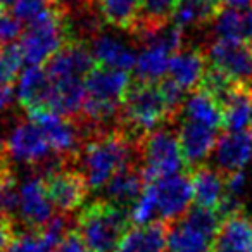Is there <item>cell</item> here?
I'll return each mask as SVG.
<instances>
[{"instance_id":"cell-1","label":"cell","mask_w":252,"mask_h":252,"mask_svg":"<svg viewBox=\"0 0 252 252\" xmlns=\"http://www.w3.org/2000/svg\"><path fill=\"white\" fill-rule=\"evenodd\" d=\"M133 162H140V138H131L125 128L95 131L76 158L78 169L92 190L104 189L119 169Z\"/></svg>"},{"instance_id":"cell-2","label":"cell","mask_w":252,"mask_h":252,"mask_svg":"<svg viewBox=\"0 0 252 252\" xmlns=\"http://www.w3.org/2000/svg\"><path fill=\"white\" fill-rule=\"evenodd\" d=\"M131 87L130 73L105 66H95L85 78V102L78 125L98 128L121 116L123 102Z\"/></svg>"},{"instance_id":"cell-3","label":"cell","mask_w":252,"mask_h":252,"mask_svg":"<svg viewBox=\"0 0 252 252\" xmlns=\"http://www.w3.org/2000/svg\"><path fill=\"white\" fill-rule=\"evenodd\" d=\"M130 223L128 211L100 199L81 209L76 231L90 252H116Z\"/></svg>"},{"instance_id":"cell-4","label":"cell","mask_w":252,"mask_h":252,"mask_svg":"<svg viewBox=\"0 0 252 252\" xmlns=\"http://www.w3.org/2000/svg\"><path fill=\"white\" fill-rule=\"evenodd\" d=\"M67 14L69 12L56 4L30 23L18 40L26 67L45 66L63 49L64 43L73 38Z\"/></svg>"},{"instance_id":"cell-5","label":"cell","mask_w":252,"mask_h":252,"mask_svg":"<svg viewBox=\"0 0 252 252\" xmlns=\"http://www.w3.org/2000/svg\"><path fill=\"white\" fill-rule=\"evenodd\" d=\"M121 119L128 133L131 131L137 138H142L161 125L175 121V116L169 111L159 83L135 80L123 102Z\"/></svg>"},{"instance_id":"cell-6","label":"cell","mask_w":252,"mask_h":252,"mask_svg":"<svg viewBox=\"0 0 252 252\" xmlns=\"http://www.w3.org/2000/svg\"><path fill=\"white\" fill-rule=\"evenodd\" d=\"M221 223L218 213L193 207L169 224L168 252H214Z\"/></svg>"},{"instance_id":"cell-7","label":"cell","mask_w":252,"mask_h":252,"mask_svg":"<svg viewBox=\"0 0 252 252\" xmlns=\"http://www.w3.org/2000/svg\"><path fill=\"white\" fill-rule=\"evenodd\" d=\"M140 166L147 183L168 176L182 175L187 169L178 133L169 128H158L140 138Z\"/></svg>"},{"instance_id":"cell-8","label":"cell","mask_w":252,"mask_h":252,"mask_svg":"<svg viewBox=\"0 0 252 252\" xmlns=\"http://www.w3.org/2000/svg\"><path fill=\"white\" fill-rule=\"evenodd\" d=\"M2 151L9 161L26 166H45L49 169L61 164V159L54 154L49 140L32 119H23L9 131L5 142H2ZM47 169V171H49Z\"/></svg>"},{"instance_id":"cell-9","label":"cell","mask_w":252,"mask_h":252,"mask_svg":"<svg viewBox=\"0 0 252 252\" xmlns=\"http://www.w3.org/2000/svg\"><path fill=\"white\" fill-rule=\"evenodd\" d=\"M42 178L52 206L63 214L80 209L87 200L90 187L85 175L73 166V162H61L45 171Z\"/></svg>"},{"instance_id":"cell-10","label":"cell","mask_w":252,"mask_h":252,"mask_svg":"<svg viewBox=\"0 0 252 252\" xmlns=\"http://www.w3.org/2000/svg\"><path fill=\"white\" fill-rule=\"evenodd\" d=\"M49 140L54 154L63 162H76L81 149V126L73 119L57 114L54 111H36L28 114Z\"/></svg>"},{"instance_id":"cell-11","label":"cell","mask_w":252,"mask_h":252,"mask_svg":"<svg viewBox=\"0 0 252 252\" xmlns=\"http://www.w3.org/2000/svg\"><path fill=\"white\" fill-rule=\"evenodd\" d=\"M207 64L238 87L252 88V43L216 38L207 49Z\"/></svg>"},{"instance_id":"cell-12","label":"cell","mask_w":252,"mask_h":252,"mask_svg":"<svg viewBox=\"0 0 252 252\" xmlns=\"http://www.w3.org/2000/svg\"><path fill=\"white\" fill-rule=\"evenodd\" d=\"M156 190L158 221L171 224L189 213L193 200V189L190 175H175L151 182Z\"/></svg>"},{"instance_id":"cell-13","label":"cell","mask_w":252,"mask_h":252,"mask_svg":"<svg viewBox=\"0 0 252 252\" xmlns=\"http://www.w3.org/2000/svg\"><path fill=\"white\" fill-rule=\"evenodd\" d=\"M18 216L30 231H40L54 218V206L42 176H28L19 183Z\"/></svg>"},{"instance_id":"cell-14","label":"cell","mask_w":252,"mask_h":252,"mask_svg":"<svg viewBox=\"0 0 252 252\" xmlns=\"http://www.w3.org/2000/svg\"><path fill=\"white\" fill-rule=\"evenodd\" d=\"M95 66L90 45L71 38L43 67L50 80H85Z\"/></svg>"},{"instance_id":"cell-15","label":"cell","mask_w":252,"mask_h":252,"mask_svg":"<svg viewBox=\"0 0 252 252\" xmlns=\"http://www.w3.org/2000/svg\"><path fill=\"white\" fill-rule=\"evenodd\" d=\"M218 138H220L218 130L183 118L178 131V140L185 164L190 171L202 166L204 161L211 156V152H214Z\"/></svg>"},{"instance_id":"cell-16","label":"cell","mask_w":252,"mask_h":252,"mask_svg":"<svg viewBox=\"0 0 252 252\" xmlns=\"http://www.w3.org/2000/svg\"><path fill=\"white\" fill-rule=\"evenodd\" d=\"M16 95L28 114L36 111H49L52 80L43 66L26 67L16 81Z\"/></svg>"},{"instance_id":"cell-17","label":"cell","mask_w":252,"mask_h":252,"mask_svg":"<svg viewBox=\"0 0 252 252\" xmlns=\"http://www.w3.org/2000/svg\"><path fill=\"white\" fill-rule=\"evenodd\" d=\"M195 207L220 213L226 199V176L220 169L202 164L190 171Z\"/></svg>"},{"instance_id":"cell-18","label":"cell","mask_w":252,"mask_h":252,"mask_svg":"<svg viewBox=\"0 0 252 252\" xmlns=\"http://www.w3.org/2000/svg\"><path fill=\"white\" fill-rule=\"evenodd\" d=\"M216 164L223 175L242 171L252 159V133L251 131H224L218 138L214 149Z\"/></svg>"},{"instance_id":"cell-19","label":"cell","mask_w":252,"mask_h":252,"mask_svg":"<svg viewBox=\"0 0 252 252\" xmlns=\"http://www.w3.org/2000/svg\"><path fill=\"white\" fill-rule=\"evenodd\" d=\"M145 185H147V180L140 162L128 164L119 169L104 187L105 200L123 209H128V206L133 207V204L144 192Z\"/></svg>"},{"instance_id":"cell-20","label":"cell","mask_w":252,"mask_h":252,"mask_svg":"<svg viewBox=\"0 0 252 252\" xmlns=\"http://www.w3.org/2000/svg\"><path fill=\"white\" fill-rule=\"evenodd\" d=\"M169 224L154 221L149 224H131L116 252H168Z\"/></svg>"},{"instance_id":"cell-21","label":"cell","mask_w":252,"mask_h":252,"mask_svg":"<svg viewBox=\"0 0 252 252\" xmlns=\"http://www.w3.org/2000/svg\"><path fill=\"white\" fill-rule=\"evenodd\" d=\"M90 50L98 66L128 73L130 69H135V64H137V54L133 52V49L121 42L118 36L109 33L95 35L90 43Z\"/></svg>"},{"instance_id":"cell-22","label":"cell","mask_w":252,"mask_h":252,"mask_svg":"<svg viewBox=\"0 0 252 252\" xmlns=\"http://www.w3.org/2000/svg\"><path fill=\"white\" fill-rule=\"evenodd\" d=\"M207 57L199 49H182L169 64V78L185 92H195L207 71Z\"/></svg>"},{"instance_id":"cell-23","label":"cell","mask_w":252,"mask_h":252,"mask_svg":"<svg viewBox=\"0 0 252 252\" xmlns=\"http://www.w3.org/2000/svg\"><path fill=\"white\" fill-rule=\"evenodd\" d=\"M214 252H252V220L244 209L223 220Z\"/></svg>"},{"instance_id":"cell-24","label":"cell","mask_w":252,"mask_h":252,"mask_svg":"<svg viewBox=\"0 0 252 252\" xmlns=\"http://www.w3.org/2000/svg\"><path fill=\"white\" fill-rule=\"evenodd\" d=\"M213 33L220 40L252 43V9H238L223 5L214 18Z\"/></svg>"},{"instance_id":"cell-25","label":"cell","mask_w":252,"mask_h":252,"mask_svg":"<svg viewBox=\"0 0 252 252\" xmlns=\"http://www.w3.org/2000/svg\"><path fill=\"white\" fill-rule=\"evenodd\" d=\"M221 9V0H178L171 19L173 25L187 32L213 23Z\"/></svg>"},{"instance_id":"cell-26","label":"cell","mask_w":252,"mask_h":252,"mask_svg":"<svg viewBox=\"0 0 252 252\" xmlns=\"http://www.w3.org/2000/svg\"><path fill=\"white\" fill-rule=\"evenodd\" d=\"M178 0H140L138 18L131 33L144 38L169 25Z\"/></svg>"},{"instance_id":"cell-27","label":"cell","mask_w":252,"mask_h":252,"mask_svg":"<svg viewBox=\"0 0 252 252\" xmlns=\"http://www.w3.org/2000/svg\"><path fill=\"white\" fill-rule=\"evenodd\" d=\"M183 118L209 128H223V107L216 98L202 90H195L187 97L182 111Z\"/></svg>"},{"instance_id":"cell-28","label":"cell","mask_w":252,"mask_h":252,"mask_svg":"<svg viewBox=\"0 0 252 252\" xmlns=\"http://www.w3.org/2000/svg\"><path fill=\"white\" fill-rule=\"evenodd\" d=\"M175 54L161 45H144V50L137 56L135 74L138 81L159 83L169 73V64Z\"/></svg>"},{"instance_id":"cell-29","label":"cell","mask_w":252,"mask_h":252,"mask_svg":"<svg viewBox=\"0 0 252 252\" xmlns=\"http://www.w3.org/2000/svg\"><path fill=\"white\" fill-rule=\"evenodd\" d=\"M97 14L102 21L123 32H133L138 18L140 0H95Z\"/></svg>"},{"instance_id":"cell-30","label":"cell","mask_w":252,"mask_h":252,"mask_svg":"<svg viewBox=\"0 0 252 252\" xmlns=\"http://www.w3.org/2000/svg\"><path fill=\"white\" fill-rule=\"evenodd\" d=\"M252 125V88L240 87L223 107L224 131H247Z\"/></svg>"},{"instance_id":"cell-31","label":"cell","mask_w":252,"mask_h":252,"mask_svg":"<svg viewBox=\"0 0 252 252\" xmlns=\"http://www.w3.org/2000/svg\"><path fill=\"white\" fill-rule=\"evenodd\" d=\"M54 5H56V0H16V4L12 5V14L21 23L30 25Z\"/></svg>"},{"instance_id":"cell-32","label":"cell","mask_w":252,"mask_h":252,"mask_svg":"<svg viewBox=\"0 0 252 252\" xmlns=\"http://www.w3.org/2000/svg\"><path fill=\"white\" fill-rule=\"evenodd\" d=\"M23 23L12 12L0 11V47L18 42L23 35Z\"/></svg>"},{"instance_id":"cell-33","label":"cell","mask_w":252,"mask_h":252,"mask_svg":"<svg viewBox=\"0 0 252 252\" xmlns=\"http://www.w3.org/2000/svg\"><path fill=\"white\" fill-rule=\"evenodd\" d=\"M4 252H54L36 231L19 233L18 238Z\"/></svg>"},{"instance_id":"cell-34","label":"cell","mask_w":252,"mask_h":252,"mask_svg":"<svg viewBox=\"0 0 252 252\" xmlns=\"http://www.w3.org/2000/svg\"><path fill=\"white\" fill-rule=\"evenodd\" d=\"M18 235L19 233L16 230V221L0 211V252L5 251L18 238Z\"/></svg>"},{"instance_id":"cell-35","label":"cell","mask_w":252,"mask_h":252,"mask_svg":"<svg viewBox=\"0 0 252 252\" xmlns=\"http://www.w3.org/2000/svg\"><path fill=\"white\" fill-rule=\"evenodd\" d=\"M54 252H90L85 245V242L81 240V237L78 235L76 230H71L69 233L64 237V240L54 249Z\"/></svg>"},{"instance_id":"cell-36","label":"cell","mask_w":252,"mask_h":252,"mask_svg":"<svg viewBox=\"0 0 252 252\" xmlns=\"http://www.w3.org/2000/svg\"><path fill=\"white\" fill-rule=\"evenodd\" d=\"M244 189H245V175H244V171L231 173V175L226 176V195L228 197L238 200V195L244 192Z\"/></svg>"},{"instance_id":"cell-37","label":"cell","mask_w":252,"mask_h":252,"mask_svg":"<svg viewBox=\"0 0 252 252\" xmlns=\"http://www.w3.org/2000/svg\"><path fill=\"white\" fill-rule=\"evenodd\" d=\"M11 175H14V173H12L11 161H9L7 156L4 154V151H2V145H0V183L4 182L5 178H9Z\"/></svg>"},{"instance_id":"cell-38","label":"cell","mask_w":252,"mask_h":252,"mask_svg":"<svg viewBox=\"0 0 252 252\" xmlns=\"http://www.w3.org/2000/svg\"><path fill=\"white\" fill-rule=\"evenodd\" d=\"M95 0H56V4L59 7H63L64 11L69 12V7H74V5H94Z\"/></svg>"},{"instance_id":"cell-39","label":"cell","mask_w":252,"mask_h":252,"mask_svg":"<svg viewBox=\"0 0 252 252\" xmlns=\"http://www.w3.org/2000/svg\"><path fill=\"white\" fill-rule=\"evenodd\" d=\"M221 4L226 7H238V9H249L252 0H221Z\"/></svg>"},{"instance_id":"cell-40","label":"cell","mask_w":252,"mask_h":252,"mask_svg":"<svg viewBox=\"0 0 252 252\" xmlns=\"http://www.w3.org/2000/svg\"><path fill=\"white\" fill-rule=\"evenodd\" d=\"M14 4H16V0H0V7L5 9V11H7V7H12Z\"/></svg>"},{"instance_id":"cell-41","label":"cell","mask_w":252,"mask_h":252,"mask_svg":"<svg viewBox=\"0 0 252 252\" xmlns=\"http://www.w3.org/2000/svg\"><path fill=\"white\" fill-rule=\"evenodd\" d=\"M0 11H5V9H2V7H0Z\"/></svg>"},{"instance_id":"cell-42","label":"cell","mask_w":252,"mask_h":252,"mask_svg":"<svg viewBox=\"0 0 252 252\" xmlns=\"http://www.w3.org/2000/svg\"><path fill=\"white\" fill-rule=\"evenodd\" d=\"M251 133H252V131H251Z\"/></svg>"}]
</instances>
